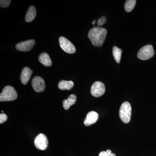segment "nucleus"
Instances as JSON below:
<instances>
[{"instance_id":"f257e3e1","label":"nucleus","mask_w":156,"mask_h":156,"mask_svg":"<svg viewBox=\"0 0 156 156\" xmlns=\"http://www.w3.org/2000/svg\"><path fill=\"white\" fill-rule=\"evenodd\" d=\"M107 31L101 27H94L88 33V37L92 44L95 47H101L106 38Z\"/></svg>"},{"instance_id":"f03ea898","label":"nucleus","mask_w":156,"mask_h":156,"mask_svg":"<svg viewBox=\"0 0 156 156\" xmlns=\"http://www.w3.org/2000/svg\"><path fill=\"white\" fill-rule=\"evenodd\" d=\"M131 104L128 101L122 104L119 110L120 119L123 122L128 124L131 119Z\"/></svg>"},{"instance_id":"7ed1b4c3","label":"nucleus","mask_w":156,"mask_h":156,"mask_svg":"<svg viewBox=\"0 0 156 156\" xmlns=\"http://www.w3.org/2000/svg\"><path fill=\"white\" fill-rule=\"evenodd\" d=\"M17 97V94L14 87L6 86L2 90L0 95L1 101H11L15 100Z\"/></svg>"},{"instance_id":"20e7f679","label":"nucleus","mask_w":156,"mask_h":156,"mask_svg":"<svg viewBox=\"0 0 156 156\" xmlns=\"http://www.w3.org/2000/svg\"><path fill=\"white\" fill-rule=\"evenodd\" d=\"M154 52L151 45H147L142 47L138 51L137 56L138 58L143 60H147L154 56Z\"/></svg>"},{"instance_id":"39448f33","label":"nucleus","mask_w":156,"mask_h":156,"mask_svg":"<svg viewBox=\"0 0 156 156\" xmlns=\"http://www.w3.org/2000/svg\"><path fill=\"white\" fill-rule=\"evenodd\" d=\"M58 41L60 47L65 52L69 54H73L75 53V47L69 40L64 37H60Z\"/></svg>"},{"instance_id":"423d86ee","label":"nucleus","mask_w":156,"mask_h":156,"mask_svg":"<svg viewBox=\"0 0 156 156\" xmlns=\"http://www.w3.org/2000/svg\"><path fill=\"white\" fill-rule=\"evenodd\" d=\"M105 91V86L100 81L95 82L91 87V93L94 97H100L104 94Z\"/></svg>"},{"instance_id":"0eeeda50","label":"nucleus","mask_w":156,"mask_h":156,"mask_svg":"<svg viewBox=\"0 0 156 156\" xmlns=\"http://www.w3.org/2000/svg\"><path fill=\"white\" fill-rule=\"evenodd\" d=\"M34 144L36 147L40 150H46L48 144L47 136L43 134H39L34 140Z\"/></svg>"},{"instance_id":"6e6552de","label":"nucleus","mask_w":156,"mask_h":156,"mask_svg":"<svg viewBox=\"0 0 156 156\" xmlns=\"http://www.w3.org/2000/svg\"><path fill=\"white\" fill-rule=\"evenodd\" d=\"M32 86L36 92H43L45 88L44 81L41 77L38 76H35L32 80Z\"/></svg>"},{"instance_id":"1a4fd4ad","label":"nucleus","mask_w":156,"mask_h":156,"mask_svg":"<svg viewBox=\"0 0 156 156\" xmlns=\"http://www.w3.org/2000/svg\"><path fill=\"white\" fill-rule=\"evenodd\" d=\"M35 44L34 40H27L25 41L18 43L16 45V49L20 51L27 52L30 51Z\"/></svg>"},{"instance_id":"9d476101","label":"nucleus","mask_w":156,"mask_h":156,"mask_svg":"<svg viewBox=\"0 0 156 156\" xmlns=\"http://www.w3.org/2000/svg\"><path fill=\"white\" fill-rule=\"evenodd\" d=\"M98 114L96 112L92 111L89 112L87 115V117L84 121V125L86 126H89L95 124L98 119Z\"/></svg>"},{"instance_id":"9b49d317","label":"nucleus","mask_w":156,"mask_h":156,"mask_svg":"<svg viewBox=\"0 0 156 156\" xmlns=\"http://www.w3.org/2000/svg\"><path fill=\"white\" fill-rule=\"evenodd\" d=\"M33 73V71L28 67H24L22 69L20 75V80L21 83L26 85L30 79L31 76Z\"/></svg>"},{"instance_id":"f8f14e48","label":"nucleus","mask_w":156,"mask_h":156,"mask_svg":"<svg viewBox=\"0 0 156 156\" xmlns=\"http://www.w3.org/2000/svg\"><path fill=\"white\" fill-rule=\"evenodd\" d=\"M39 61L45 66H50L52 65V62L50 56L46 53H43L39 56Z\"/></svg>"},{"instance_id":"ddd939ff","label":"nucleus","mask_w":156,"mask_h":156,"mask_svg":"<svg viewBox=\"0 0 156 156\" xmlns=\"http://www.w3.org/2000/svg\"><path fill=\"white\" fill-rule=\"evenodd\" d=\"M37 11L35 8L31 6L29 8L25 17V21L27 22H30L34 19L36 16Z\"/></svg>"},{"instance_id":"4468645a","label":"nucleus","mask_w":156,"mask_h":156,"mask_svg":"<svg viewBox=\"0 0 156 156\" xmlns=\"http://www.w3.org/2000/svg\"><path fill=\"white\" fill-rule=\"evenodd\" d=\"M76 101V97L74 94L70 95L67 99H66L63 101V106L65 109L68 110L70 107L75 104Z\"/></svg>"},{"instance_id":"2eb2a0df","label":"nucleus","mask_w":156,"mask_h":156,"mask_svg":"<svg viewBox=\"0 0 156 156\" xmlns=\"http://www.w3.org/2000/svg\"><path fill=\"white\" fill-rule=\"evenodd\" d=\"M74 83L72 81L61 80L58 83V87L60 90H69L72 89Z\"/></svg>"},{"instance_id":"dca6fc26","label":"nucleus","mask_w":156,"mask_h":156,"mask_svg":"<svg viewBox=\"0 0 156 156\" xmlns=\"http://www.w3.org/2000/svg\"><path fill=\"white\" fill-rule=\"evenodd\" d=\"M122 52V49L118 48V47H116V46H114L113 48V56H114L115 60L118 63H119L120 62H121Z\"/></svg>"},{"instance_id":"f3484780","label":"nucleus","mask_w":156,"mask_h":156,"mask_svg":"<svg viewBox=\"0 0 156 156\" xmlns=\"http://www.w3.org/2000/svg\"><path fill=\"white\" fill-rule=\"evenodd\" d=\"M135 0H128L126 1L125 5V9L127 12H130L133 10L136 5Z\"/></svg>"},{"instance_id":"a211bd4d","label":"nucleus","mask_w":156,"mask_h":156,"mask_svg":"<svg viewBox=\"0 0 156 156\" xmlns=\"http://www.w3.org/2000/svg\"><path fill=\"white\" fill-rule=\"evenodd\" d=\"M98 156H116L115 154L112 153L110 150H108L106 151H101Z\"/></svg>"},{"instance_id":"6ab92c4d","label":"nucleus","mask_w":156,"mask_h":156,"mask_svg":"<svg viewBox=\"0 0 156 156\" xmlns=\"http://www.w3.org/2000/svg\"><path fill=\"white\" fill-rule=\"evenodd\" d=\"M10 0H1L0 1V5L3 8H5L9 7L11 3Z\"/></svg>"},{"instance_id":"aec40b11","label":"nucleus","mask_w":156,"mask_h":156,"mask_svg":"<svg viewBox=\"0 0 156 156\" xmlns=\"http://www.w3.org/2000/svg\"><path fill=\"white\" fill-rule=\"evenodd\" d=\"M106 21V17L105 16L100 17L98 20L97 27H101V26L104 25Z\"/></svg>"},{"instance_id":"412c9836","label":"nucleus","mask_w":156,"mask_h":156,"mask_svg":"<svg viewBox=\"0 0 156 156\" xmlns=\"http://www.w3.org/2000/svg\"><path fill=\"white\" fill-rule=\"evenodd\" d=\"M7 119H8V117L7 115L5 114H0V124L5 122L7 120Z\"/></svg>"},{"instance_id":"4be33fe9","label":"nucleus","mask_w":156,"mask_h":156,"mask_svg":"<svg viewBox=\"0 0 156 156\" xmlns=\"http://www.w3.org/2000/svg\"><path fill=\"white\" fill-rule=\"evenodd\" d=\"M96 20H94L92 22V24H93V25H94V24H95V23H96Z\"/></svg>"}]
</instances>
